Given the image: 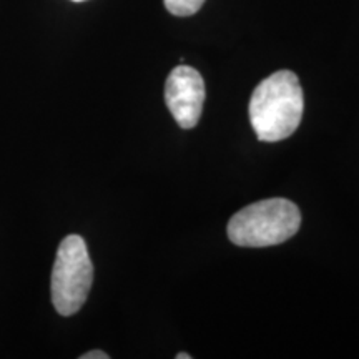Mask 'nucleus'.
Listing matches in <instances>:
<instances>
[{
    "label": "nucleus",
    "instance_id": "f257e3e1",
    "mask_svg": "<svg viewBox=\"0 0 359 359\" xmlns=\"http://www.w3.org/2000/svg\"><path fill=\"white\" fill-rule=\"evenodd\" d=\"M303 88L296 74L280 70L253 90L250 122L262 142H280L291 137L303 118Z\"/></svg>",
    "mask_w": 359,
    "mask_h": 359
},
{
    "label": "nucleus",
    "instance_id": "7ed1b4c3",
    "mask_svg": "<svg viewBox=\"0 0 359 359\" xmlns=\"http://www.w3.org/2000/svg\"><path fill=\"white\" fill-rule=\"evenodd\" d=\"M93 264L82 236L70 235L58 246L52 269V303L62 316H72L87 302Z\"/></svg>",
    "mask_w": 359,
    "mask_h": 359
},
{
    "label": "nucleus",
    "instance_id": "6e6552de",
    "mask_svg": "<svg viewBox=\"0 0 359 359\" xmlns=\"http://www.w3.org/2000/svg\"><path fill=\"white\" fill-rule=\"evenodd\" d=\"M72 2H85V0H72Z\"/></svg>",
    "mask_w": 359,
    "mask_h": 359
},
{
    "label": "nucleus",
    "instance_id": "20e7f679",
    "mask_svg": "<svg viewBox=\"0 0 359 359\" xmlns=\"http://www.w3.org/2000/svg\"><path fill=\"white\" fill-rule=\"evenodd\" d=\"M165 102L180 127H196L205 103V82L198 70L188 65L175 67L165 85Z\"/></svg>",
    "mask_w": 359,
    "mask_h": 359
},
{
    "label": "nucleus",
    "instance_id": "39448f33",
    "mask_svg": "<svg viewBox=\"0 0 359 359\" xmlns=\"http://www.w3.org/2000/svg\"><path fill=\"white\" fill-rule=\"evenodd\" d=\"M165 7L170 13L177 17L193 15L203 7L205 0H163Z\"/></svg>",
    "mask_w": 359,
    "mask_h": 359
},
{
    "label": "nucleus",
    "instance_id": "0eeeda50",
    "mask_svg": "<svg viewBox=\"0 0 359 359\" xmlns=\"http://www.w3.org/2000/svg\"><path fill=\"white\" fill-rule=\"evenodd\" d=\"M177 359H191V354H188V353H178V354H177Z\"/></svg>",
    "mask_w": 359,
    "mask_h": 359
},
{
    "label": "nucleus",
    "instance_id": "423d86ee",
    "mask_svg": "<svg viewBox=\"0 0 359 359\" xmlns=\"http://www.w3.org/2000/svg\"><path fill=\"white\" fill-rule=\"evenodd\" d=\"M110 356L103 351H90L82 354V359H109Z\"/></svg>",
    "mask_w": 359,
    "mask_h": 359
},
{
    "label": "nucleus",
    "instance_id": "f03ea898",
    "mask_svg": "<svg viewBox=\"0 0 359 359\" xmlns=\"http://www.w3.org/2000/svg\"><path fill=\"white\" fill-rule=\"evenodd\" d=\"M302 213L293 201L269 198L245 206L228 222V238L245 248H264L290 240L299 230Z\"/></svg>",
    "mask_w": 359,
    "mask_h": 359
}]
</instances>
